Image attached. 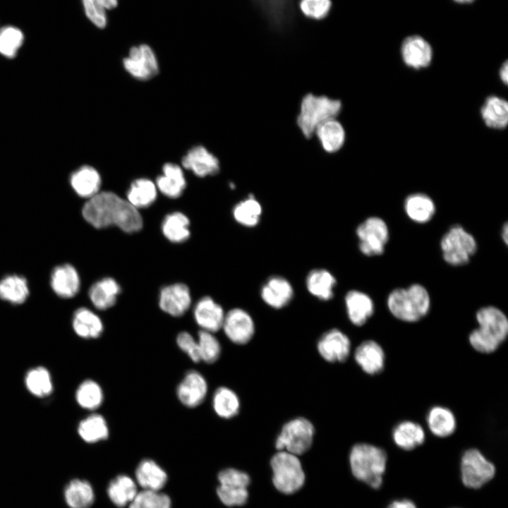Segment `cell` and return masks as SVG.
I'll return each instance as SVG.
<instances>
[{
	"mask_svg": "<svg viewBox=\"0 0 508 508\" xmlns=\"http://www.w3.org/2000/svg\"><path fill=\"white\" fill-rule=\"evenodd\" d=\"M84 219L97 229L116 226L127 233L138 231L143 219L127 200L110 191H102L89 198L82 208Z\"/></svg>",
	"mask_w": 508,
	"mask_h": 508,
	"instance_id": "6da1fadb",
	"label": "cell"
},
{
	"mask_svg": "<svg viewBox=\"0 0 508 508\" xmlns=\"http://www.w3.org/2000/svg\"><path fill=\"white\" fill-rule=\"evenodd\" d=\"M478 327L468 336L472 348L481 353L495 351L508 335V319L502 310L492 306L480 308L476 314Z\"/></svg>",
	"mask_w": 508,
	"mask_h": 508,
	"instance_id": "7a4b0ae2",
	"label": "cell"
},
{
	"mask_svg": "<svg viewBox=\"0 0 508 508\" xmlns=\"http://www.w3.org/2000/svg\"><path fill=\"white\" fill-rule=\"evenodd\" d=\"M349 462L356 479L374 489L382 485L387 462L383 449L368 443H357L351 449Z\"/></svg>",
	"mask_w": 508,
	"mask_h": 508,
	"instance_id": "3957f363",
	"label": "cell"
},
{
	"mask_svg": "<svg viewBox=\"0 0 508 508\" xmlns=\"http://www.w3.org/2000/svg\"><path fill=\"white\" fill-rule=\"evenodd\" d=\"M387 306L397 319L414 322L425 317L430 308V297L421 284H413L407 288H398L389 293Z\"/></svg>",
	"mask_w": 508,
	"mask_h": 508,
	"instance_id": "277c9868",
	"label": "cell"
},
{
	"mask_svg": "<svg viewBox=\"0 0 508 508\" xmlns=\"http://www.w3.org/2000/svg\"><path fill=\"white\" fill-rule=\"evenodd\" d=\"M341 109L338 99L308 94L303 97L297 117V124L303 135L310 138L322 123L335 119Z\"/></svg>",
	"mask_w": 508,
	"mask_h": 508,
	"instance_id": "5b68a950",
	"label": "cell"
},
{
	"mask_svg": "<svg viewBox=\"0 0 508 508\" xmlns=\"http://www.w3.org/2000/svg\"><path fill=\"white\" fill-rule=\"evenodd\" d=\"M272 482L275 488L285 494L298 490L305 481V474L296 455L286 451H279L271 459Z\"/></svg>",
	"mask_w": 508,
	"mask_h": 508,
	"instance_id": "8992f818",
	"label": "cell"
},
{
	"mask_svg": "<svg viewBox=\"0 0 508 508\" xmlns=\"http://www.w3.org/2000/svg\"><path fill=\"white\" fill-rule=\"evenodd\" d=\"M444 260L453 266L467 264L476 253L477 242L474 236L461 225H454L440 241Z\"/></svg>",
	"mask_w": 508,
	"mask_h": 508,
	"instance_id": "52a82bcc",
	"label": "cell"
},
{
	"mask_svg": "<svg viewBox=\"0 0 508 508\" xmlns=\"http://www.w3.org/2000/svg\"><path fill=\"white\" fill-rule=\"evenodd\" d=\"M315 428L307 418L298 417L286 423L275 441L279 451H286L298 456L307 452L312 445Z\"/></svg>",
	"mask_w": 508,
	"mask_h": 508,
	"instance_id": "ba28073f",
	"label": "cell"
},
{
	"mask_svg": "<svg viewBox=\"0 0 508 508\" xmlns=\"http://www.w3.org/2000/svg\"><path fill=\"white\" fill-rule=\"evenodd\" d=\"M495 473V466L480 450L470 448L464 452L460 461V475L464 486L479 489L490 482Z\"/></svg>",
	"mask_w": 508,
	"mask_h": 508,
	"instance_id": "9c48e42d",
	"label": "cell"
},
{
	"mask_svg": "<svg viewBox=\"0 0 508 508\" xmlns=\"http://www.w3.org/2000/svg\"><path fill=\"white\" fill-rule=\"evenodd\" d=\"M358 247L367 256L382 255L389 240V229L385 221L378 217H370L356 229Z\"/></svg>",
	"mask_w": 508,
	"mask_h": 508,
	"instance_id": "30bf717a",
	"label": "cell"
},
{
	"mask_svg": "<svg viewBox=\"0 0 508 508\" xmlns=\"http://www.w3.org/2000/svg\"><path fill=\"white\" fill-rule=\"evenodd\" d=\"M219 485L217 493L226 506L243 505L248 499L247 487L250 482L248 474L235 468H226L218 474Z\"/></svg>",
	"mask_w": 508,
	"mask_h": 508,
	"instance_id": "8fae6325",
	"label": "cell"
},
{
	"mask_svg": "<svg viewBox=\"0 0 508 508\" xmlns=\"http://www.w3.org/2000/svg\"><path fill=\"white\" fill-rule=\"evenodd\" d=\"M123 64L127 72L139 80L150 79L159 71L156 55L145 44L132 47L128 55L123 59Z\"/></svg>",
	"mask_w": 508,
	"mask_h": 508,
	"instance_id": "7c38bea8",
	"label": "cell"
},
{
	"mask_svg": "<svg viewBox=\"0 0 508 508\" xmlns=\"http://www.w3.org/2000/svg\"><path fill=\"white\" fill-rule=\"evenodd\" d=\"M222 328L227 338L238 345L249 342L255 334L253 318L241 308L231 309L225 314Z\"/></svg>",
	"mask_w": 508,
	"mask_h": 508,
	"instance_id": "4fadbf2b",
	"label": "cell"
},
{
	"mask_svg": "<svg viewBox=\"0 0 508 508\" xmlns=\"http://www.w3.org/2000/svg\"><path fill=\"white\" fill-rule=\"evenodd\" d=\"M318 351L327 362H344L351 351V341L344 332L332 329L324 333L318 341Z\"/></svg>",
	"mask_w": 508,
	"mask_h": 508,
	"instance_id": "5bb4252c",
	"label": "cell"
},
{
	"mask_svg": "<svg viewBox=\"0 0 508 508\" xmlns=\"http://www.w3.org/2000/svg\"><path fill=\"white\" fill-rule=\"evenodd\" d=\"M207 382L196 370L187 372L176 388L180 402L186 407L194 408L202 403L207 393Z\"/></svg>",
	"mask_w": 508,
	"mask_h": 508,
	"instance_id": "9a60e30c",
	"label": "cell"
},
{
	"mask_svg": "<svg viewBox=\"0 0 508 508\" xmlns=\"http://www.w3.org/2000/svg\"><path fill=\"white\" fill-rule=\"evenodd\" d=\"M191 296L188 287L182 283L164 286L159 293L160 308L174 317L182 316L190 308Z\"/></svg>",
	"mask_w": 508,
	"mask_h": 508,
	"instance_id": "2e32d148",
	"label": "cell"
},
{
	"mask_svg": "<svg viewBox=\"0 0 508 508\" xmlns=\"http://www.w3.org/2000/svg\"><path fill=\"white\" fill-rule=\"evenodd\" d=\"M50 285L53 291L60 298H73L80 290L79 274L71 264L59 265L51 272Z\"/></svg>",
	"mask_w": 508,
	"mask_h": 508,
	"instance_id": "e0dca14e",
	"label": "cell"
},
{
	"mask_svg": "<svg viewBox=\"0 0 508 508\" xmlns=\"http://www.w3.org/2000/svg\"><path fill=\"white\" fill-rule=\"evenodd\" d=\"M193 316L202 330L214 333L222 328L225 314L219 304L212 298L205 296L195 304Z\"/></svg>",
	"mask_w": 508,
	"mask_h": 508,
	"instance_id": "ac0fdd59",
	"label": "cell"
},
{
	"mask_svg": "<svg viewBox=\"0 0 508 508\" xmlns=\"http://www.w3.org/2000/svg\"><path fill=\"white\" fill-rule=\"evenodd\" d=\"M353 356L356 363L368 375L378 374L384 369L385 354L375 341L366 340L361 343Z\"/></svg>",
	"mask_w": 508,
	"mask_h": 508,
	"instance_id": "d6986e66",
	"label": "cell"
},
{
	"mask_svg": "<svg viewBox=\"0 0 508 508\" xmlns=\"http://www.w3.org/2000/svg\"><path fill=\"white\" fill-rule=\"evenodd\" d=\"M182 164L200 177L214 175L219 171V160L203 146L191 148L183 157Z\"/></svg>",
	"mask_w": 508,
	"mask_h": 508,
	"instance_id": "ffe728a7",
	"label": "cell"
},
{
	"mask_svg": "<svg viewBox=\"0 0 508 508\" xmlns=\"http://www.w3.org/2000/svg\"><path fill=\"white\" fill-rule=\"evenodd\" d=\"M401 52L404 63L416 69L427 67L433 57L430 45L419 36L407 37L402 43Z\"/></svg>",
	"mask_w": 508,
	"mask_h": 508,
	"instance_id": "44dd1931",
	"label": "cell"
},
{
	"mask_svg": "<svg viewBox=\"0 0 508 508\" xmlns=\"http://www.w3.org/2000/svg\"><path fill=\"white\" fill-rule=\"evenodd\" d=\"M260 295L266 304L274 308H282L292 299L294 290L290 282L279 276L271 277L262 286Z\"/></svg>",
	"mask_w": 508,
	"mask_h": 508,
	"instance_id": "7402d4cb",
	"label": "cell"
},
{
	"mask_svg": "<svg viewBox=\"0 0 508 508\" xmlns=\"http://www.w3.org/2000/svg\"><path fill=\"white\" fill-rule=\"evenodd\" d=\"M345 305L348 318L356 326L363 325L375 310L372 298L367 294L358 290H351L346 294Z\"/></svg>",
	"mask_w": 508,
	"mask_h": 508,
	"instance_id": "603a6c76",
	"label": "cell"
},
{
	"mask_svg": "<svg viewBox=\"0 0 508 508\" xmlns=\"http://www.w3.org/2000/svg\"><path fill=\"white\" fill-rule=\"evenodd\" d=\"M392 436L398 447L411 451L424 442L425 433L420 424L412 421H404L394 427Z\"/></svg>",
	"mask_w": 508,
	"mask_h": 508,
	"instance_id": "cb8c5ba5",
	"label": "cell"
},
{
	"mask_svg": "<svg viewBox=\"0 0 508 508\" xmlns=\"http://www.w3.org/2000/svg\"><path fill=\"white\" fill-rule=\"evenodd\" d=\"M157 187L165 196L170 198L180 197L186 186V181L181 167L175 164L167 163L162 174L156 180Z\"/></svg>",
	"mask_w": 508,
	"mask_h": 508,
	"instance_id": "d4e9b609",
	"label": "cell"
},
{
	"mask_svg": "<svg viewBox=\"0 0 508 508\" xmlns=\"http://www.w3.org/2000/svg\"><path fill=\"white\" fill-rule=\"evenodd\" d=\"M121 287L111 277L103 278L94 283L89 289V298L98 310H104L112 307L116 301Z\"/></svg>",
	"mask_w": 508,
	"mask_h": 508,
	"instance_id": "484cf974",
	"label": "cell"
},
{
	"mask_svg": "<svg viewBox=\"0 0 508 508\" xmlns=\"http://www.w3.org/2000/svg\"><path fill=\"white\" fill-rule=\"evenodd\" d=\"M70 183L78 195L89 199L99 192L102 181L95 169L84 166L73 173Z\"/></svg>",
	"mask_w": 508,
	"mask_h": 508,
	"instance_id": "4316f807",
	"label": "cell"
},
{
	"mask_svg": "<svg viewBox=\"0 0 508 508\" xmlns=\"http://www.w3.org/2000/svg\"><path fill=\"white\" fill-rule=\"evenodd\" d=\"M74 332L83 339H96L103 332V323L99 317L87 308L77 309L73 315Z\"/></svg>",
	"mask_w": 508,
	"mask_h": 508,
	"instance_id": "83f0119b",
	"label": "cell"
},
{
	"mask_svg": "<svg viewBox=\"0 0 508 508\" xmlns=\"http://www.w3.org/2000/svg\"><path fill=\"white\" fill-rule=\"evenodd\" d=\"M138 483L144 490L159 491L162 489L167 481V473L153 460L144 459L138 465L135 470Z\"/></svg>",
	"mask_w": 508,
	"mask_h": 508,
	"instance_id": "f1b7e54d",
	"label": "cell"
},
{
	"mask_svg": "<svg viewBox=\"0 0 508 508\" xmlns=\"http://www.w3.org/2000/svg\"><path fill=\"white\" fill-rule=\"evenodd\" d=\"M480 114L487 126L503 129L508 123L507 102L496 95L489 96L481 107Z\"/></svg>",
	"mask_w": 508,
	"mask_h": 508,
	"instance_id": "f546056e",
	"label": "cell"
},
{
	"mask_svg": "<svg viewBox=\"0 0 508 508\" xmlns=\"http://www.w3.org/2000/svg\"><path fill=\"white\" fill-rule=\"evenodd\" d=\"M430 432L438 437H447L454 433L456 428V420L453 412L447 407L435 406L426 417Z\"/></svg>",
	"mask_w": 508,
	"mask_h": 508,
	"instance_id": "4dcf8cb0",
	"label": "cell"
},
{
	"mask_svg": "<svg viewBox=\"0 0 508 508\" xmlns=\"http://www.w3.org/2000/svg\"><path fill=\"white\" fill-rule=\"evenodd\" d=\"M404 210L410 219L418 224H424L433 218L436 207L431 198L424 193H417L406 197Z\"/></svg>",
	"mask_w": 508,
	"mask_h": 508,
	"instance_id": "1f68e13d",
	"label": "cell"
},
{
	"mask_svg": "<svg viewBox=\"0 0 508 508\" xmlns=\"http://www.w3.org/2000/svg\"><path fill=\"white\" fill-rule=\"evenodd\" d=\"M323 150L329 153L336 152L344 145L345 131L336 119H329L320 124L315 130Z\"/></svg>",
	"mask_w": 508,
	"mask_h": 508,
	"instance_id": "d6a6232c",
	"label": "cell"
},
{
	"mask_svg": "<svg viewBox=\"0 0 508 508\" xmlns=\"http://www.w3.org/2000/svg\"><path fill=\"white\" fill-rule=\"evenodd\" d=\"M30 294L27 279L18 274H8L0 279V298L13 305L23 303Z\"/></svg>",
	"mask_w": 508,
	"mask_h": 508,
	"instance_id": "836d02e7",
	"label": "cell"
},
{
	"mask_svg": "<svg viewBox=\"0 0 508 508\" xmlns=\"http://www.w3.org/2000/svg\"><path fill=\"white\" fill-rule=\"evenodd\" d=\"M64 499L70 508H90L94 502L95 494L87 480L74 479L66 485Z\"/></svg>",
	"mask_w": 508,
	"mask_h": 508,
	"instance_id": "e575fe53",
	"label": "cell"
},
{
	"mask_svg": "<svg viewBox=\"0 0 508 508\" xmlns=\"http://www.w3.org/2000/svg\"><path fill=\"white\" fill-rule=\"evenodd\" d=\"M308 291L323 301H328L334 296L336 284L334 277L327 270L315 269L309 272L306 280Z\"/></svg>",
	"mask_w": 508,
	"mask_h": 508,
	"instance_id": "d590c367",
	"label": "cell"
},
{
	"mask_svg": "<svg viewBox=\"0 0 508 508\" xmlns=\"http://www.w3.org/2000/svg\"><path fill=\"white\" fill-rule=\"evenodd\" d=\"M77 430L80 438L90 444L104 440L109 436L107 423L98 413H92L80 421Z\"/></svg>",
	"mask_w": 508,
	"mask_h": 508,
	"instance_id": "8d00e7d4",
	"label": "cell"
},
{
	"mask_svg": "<svg viewBox=\"0 0 508 508\" xmlns=\"http://www.w3.org/2000/svg\"><path fill=\"white\" fill-rule=\"evenodd\" d=\"M24 382L28 391L38 398L49 396L54 389L51 374L43 366L30 368L25 375Z\"/></svg>",
	"mask_w": 508,
	"mask_h": 508,
	"instance_id": "74e56055",
	"label": "cell"
},
{
	"mask_svg": "<svg viewBox=\"0 0 508 508\" xmlns=\"http://www.w3.org/2000/svg\"><path fill=\"white\" fill-rule=\"evenodd\" d=\"M137 493L135 483L126 475L116 476L109 483L107 488L109 499L118 507H123L131 503Z\"/></svg>",
	"mask_w": 508,
	"mask_h": 508,
	"instance_id": "f35d334b",
	"label": "cell"
},
{
	"mask_svg": "<svg viewBox=\"0 0 508 508\" xmlns=\"http://www.w3.org/2000/svg\"><path fill=\"white\" fill-rule=\"evenodd\" d=\"M190 221L180 212L168 214L162 221V231L171 242L183 243L190 236Z\"/></svg>",
	"mask_w": 508,
	"mask_h": 508,
	"instance_id": "ab89813d",
	"label": "cell"
},
{
	"mask_svg": "<svg viewBox=\"0 0 508 508\" xmlns=\"http://www.w3.org/2000/svg\"><path fill=\"white\" fill-rule=\"evenodd\" d=\"M157 187L147 179H138L131 185L127 200L137 210L151 205L157 198Z\"/></svg>",
	"mask_w": 508,
	"mask_h": 508,
	"instance_id": "60d3db41",
	"label": "cell"
},
{
	"mask_svg": "<svg viewBox=\"0 0 508 508\" xmlns=\"http://www.w3.org/2000/svg\"><path fill=\"white\" fill-rule=\"evenodd\" d=\"M212 403L215 413L220 418H231L239 412V398L232 389L226 387H219L215 390Z\"/></svg>",
	"mask_w": 508,
	"mask_h": 508,
	"instance_id": "b9f144b4",
	"label": "cell"
},
{
	"mask_svg": "<svg viewBox=\"0 0 508 508\" xmlns=\"http://www.w3.org/2000/svg\"><path fill=\"white\" fill-rule=\"evenodd\" d=\"M75 400L84 409L93 411L99 408L104 399V394L100 385L92 380L82 382L75 391Z\"/></svg>",
	"mask_w": 508,
	"mask_h": 508,
	"instance_id": "7bdbcfd3",
	"label": "cell"
},
{
	"mask_svg": "<svg viewBox=\"0 0 508 508\" xmlns=\"http://www.w3.org/2000/svg\"><path fill=\"white\" fill-rule=\"evenodd\" d=\"M262 207L253 195L237 203L233 209V216L240 224L246 226H256L260 218Z\"/></svg>",
	"mask_w": 508,
	"mask_h": 508,
	"instance_id": "ee69618b",
	"label": "cell"
},
{
	"mask_svg": "<svg viewBox=\"0 0 508 508\" xmlns=\"http://www.w3.org/2000/svg\"><path fill=\"white\" fill-rule=\"evenodd\" d=\"M197 342L200 361L213 363L219 359L222 351L221 344L213 333L200 331Z\"/></svg>",
	"mask_w": 508,
	"mask_h": 508,
	"instance_id": "f6af8a7d",
	"label": "cell"
},
{
	"mask_svg": "<svg viewBox=\"0 0 508 508\" xmlns=\"http://www.w3.org/2000/svg\"><path fill=\"white\" fill-rule=\"evenodd\" d=\"M170 497L159 491L144 490L138 492L128 508H171Z\"/></svg>",
	"mask_w": 508,
	"mask_h": 508,
	"instance_id": "bcb514c9",
	"label": "cell"
},
{
	"mask_svg": "<svg viewBox=\"0 0 508 508\" xmlns=\"http://www.w3.org/2000/svg\"><path fill=\"white\" fill-rule=\"evenodd\" d=\"M23 42V35L19 29L8 26L0 30V53L4 56H15Z\"/></svg>",
	"mask_w": 508,
	"mask_h": 508,
	"instance_id": "7dc6e473",
	"label": "cell"
},
{
	"mask_svg": "<svg viewBox=\"0 0 508 508\" xmlns=\"http://www.w3.org/2000/svg\"><path fill=\"white\" fill-rule=\"evenodd\" d=\"M331 5L330 0H300L298 8L306 18L321 20L327 16Z\"/></svg>",
	"mask_w": 508,
	"mask_h": 508,
	"instance_id": "c3c4849f",
	"label": "cell"
},
{
	"mask_svg": "<svg viewBox=\"0 0 508 508\" xmlns=\"http://www.w3.org/2000/svg\"><path fill=\"white\" fill-rule=\"evenodd\" d=\"M85 14L97 28L103 29L108 24L107 11L95 0H81Z\"/></svg>",
	"mask_w": 508,
	"mask_h": 508,
	"instance_id": "681fc988",
	"label": "cell"
},
{
	"mask_svg": "<svg viewBox=\"0 0 508 508\" xmlns=\"http://www.w3.org/2000/svg\"><path fill=\"white\" fill-rule=\"evenodd\" d=\"M179 349L195 363L200 361L197 340L187 332H180L176 337Z\"/></svg>",
	"mask_w": 508,
	"mask_h": 508,
	"instance_id": "f907efd6",
	"label": "cell"
},
{
	"mask_svg": "<svg viewBox=\"0 0 508 508\" xmlns=\"http://www.w3.org/2000/svg\"><path fill=\"white\" fill-rule=\"evenodd\" d=\"M387 508H417V507L411 500L404 499L393 501Z\"/></svg>",
	"mask_w": 508,
	"mask_h": 508,
	"instance_id": "816d5d0a",
	"label": "cell"
},
{
	"mask_svg": "<svg viewBox=\"0 0 508 508\" xmlns=\"http://www.w3.org/2000/svg\"><path fill=\"white\" fill-rule=\"evenodd\" d=\"M107 11L116 8L119 5V0H95Z\"/></svg>",
	"mask_w": 508,
	"mask_h": 508,
	"instance_id": "f5cc1de1",
	"label": "cell"
},
{
	"mask_svg": "<svg viewBox=\"0 0 508 508\" xmlns=\"http://www.w3.org/2000/svg\"><path fill=\"white\" fill-rule=\"evenodd\" d=\"M500 77L502 81L505 84L507 85L508 82V63L507 61H505L500 70Z\"/></svg>",
	"mask_w": 508,
	"mask_h": 508,
	"instance_id": "db71d44e",
	"label": "cell"
},
{
	"mask_svg": "<svg viewBox=\"0 0 508 508\" xmlns=\"http://www.w3.org/2000/svg\"><path fill=\"white\" fill-rule=\"evenodd\" d=\"M502 237L506 245L508 243V224L505 223L502 227Z\"/></svg>",
	"mask_w": 508,
	"mask_h": 508,
	"instance_id": "11a10c76",
	"label": "cell"
},
{
	"mask_svg": "<svg viewBox=\"0 0 508 508\" xmlns=\"http://www.w3.org/2000/svg\"><path fill=\"white\" fill-rule=\"evenodd\" d=\"M454 1H456L457 2H460V3H468V2L472 1L473 0H454Z\"/></svg>",
	"mask_w": 508,
	"mask_h": 508,
	"instance_id": "9f6ffc18",
	"label": "cell"
}]
</instances>
